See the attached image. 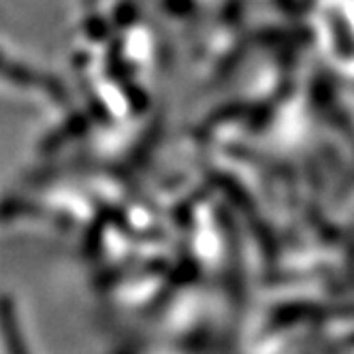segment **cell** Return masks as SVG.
I'll return each mask as SVG.
<instances>
[{"instance_id": "obj_1", "label": "cell", "mask_w": 354, "mask_h": 354, "mask_svg": "<svg viewBox=\"0 0 354 354\" xmlns=\"http://www.w3.org/2000/svg\"><path fill=\"white\" fill-rule=\"evenodd\" d=\"M0 328H3V337L9 354H28V350H24L17 318L13 314L11 303H0Z\"/></svg>"}]
</instances>
